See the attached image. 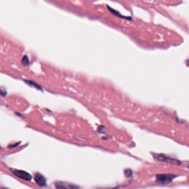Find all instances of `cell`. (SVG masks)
<instances>
[{
  "mask_svg": "<svg viewBox=\"0 0 189 189\" xmlns=\"http://www.w3.org/2000/svg\"><path fill=\"white\" fill-rule=\"evenodd\" d=\"M176 176L172 174H157L156 177L157 182L160 184H169L172 182Z\"/></svg>",
  "mask_w": 189,
  "mask_h": 189,
  "instance_id": "1",
  "label": "cell"
},
{
  "mask_svg": "<svg viewBox=\"0 0 189 189\" xmlns=\"http://www.w3.org/2000/svg\"><path fill=\"white\" fill-rule=\"evenodd\" d=\"M11 170L13 174H14V175L17 176V177H19V178L22 179V180H27V181H30L32 180V176L30 175L29 173L25 172V171L18 170V169H11Z\"/></svg>",
  "mask_w": 189,
  "mask_h": 189,
  "instance_id": "2",
  "label": "cell"
},
{
  "mask_svg": "<svg viewBox=\"0 0 189 189\" xmlns=\"http://www.w3.org/2000/svg\"><path fill=\"white\" fill-rule=\"evenodd\" d=\"M153 156L154 157L156 160H160V161H163V162L169 163H172V164L180 163L178 162V160H177L172 159V158L166 156V155H164V154H153Z\"/></svg>",
  "mask_w": 189,
  "mask_h": 189,
  "instance_id": "3",
  "label": "cell"
},
{
  "mask_svg": "<svg viewBox=\"0 0 189 189\" xmlns=\"http://www.w3.org/2000/svg\"><path fill=\"white\" fill-rule=\"evenodd\" d=\"M35 181L36 182V183L38 184L39 186L44 187L46 186L47 185V181L46 179L44 178V177L42 175V174H39V173H36L35 174Z\"/></svg>",
  "mask_w": 189,
  "mask_h": 189,
  "instance_id": "4",
  "label": "cell"
},
{
  "mask_svg": "<svg viewBox=\"0 0 189 189\" xmlns=\"http://www.w3.org/2000/svg\"><path fill=\"white\" fill-rule=\"evenodd\" d=\"M56 188H78V186H75V185H69V184L67 183V182H57L56 184Z\"/></svg>",
  "mask_w": 189,
  "mask_h": 189,
  "instance_id": "5",
  "label": "cell"
},
{
  "mask_svg": "<svg viewBox=\"0 0 189 189\" xmlns=\"http://www.w3.org/2000/svg\"><path fill=\"white\" fill-rule=\"evenodd\" d=\"M25 82H26V83L27 84L31 85V86H33V87H37V88L39 89V90H41V87H40L39 86H38V85L37 84H35V82L31 81H27V80H25Z\"/></svg>",
  "mask_w": 189,
  "mask_h": 189,
  "instance_id": "6",
  "label": "cell"
},
{
  "mask_svg": "<svg viewBox=\"0 0 189 189\" xmlns=\"http://www.w3.org/2000/svg\"><path fill=\"white\" fill-rule=\"evenodd\" d=\"M22 64H23L25 66L28 65V64H29V59H28V57H27V56H24L23 59H22Z\"/></svg>",
  "mask_w": 189,
  "mask_h": 189,
  "instance_id": "7",
  "label": "cell"
},
{
  "mask_svg": "<svg viewBox=\"0 0 189 189\" xmlns=\"http://www.w3.org/2000/svg\"><path fill=\"white\" fill-rule=\"evenodd\" d=\"M125 174L127 177H131L132 176V171L130 170V169H127V170L125 171Z\"/></svg>",
  "mask_w": 189,
  "mask_h": 189,
  "instance_id": "8",
  "label": "cell"
},
{
  "mask_svg": "<svg viewBox=\"0 0 189 189\" xmlns=\"http://www.w3.org/2000/svg\"><path fill=\"white\" fill-rule=\"evenodd\" d=\"M0 95H6V91H5V90H2V89L0 88Z\"/></svg>",
  "mask_w": 189,
  "mask_h": 189,
  "instance_id": "9",
  "label": "cell"
}]
</instances>
